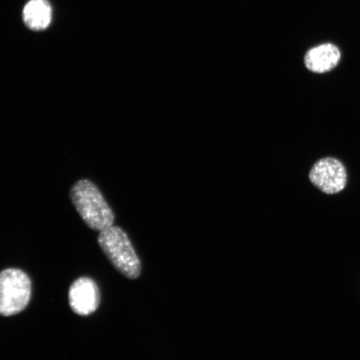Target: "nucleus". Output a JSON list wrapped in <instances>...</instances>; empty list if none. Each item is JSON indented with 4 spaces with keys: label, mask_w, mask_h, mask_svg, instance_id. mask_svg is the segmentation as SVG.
Listing matches in <instances>:
<instances>
[{
    "label": "nucleus",
    "mask_w": 360,
    "mask_h": 360,
    "mask_svg": "<svg viewBox=\"0 0 360 360\" xmlns=\"http://www.w3.org/2000/svg\"><path fill=\"white\" fill-rule=\"evenodd\" d=\"M70 196L81 219L93 231L101 232L114 225V212L90 180H79L72 187Z\"/></svg>",
    "instance_id": "obj_1"
},
{
    "label": "nucleus",
    "mask_w": 360,
    "mask_h": 360,
    "mask_svg": "<svg viewBox=\"0 0 360 360\" xmlns=\"http://www.w3.org/2000/svg\"><path fill=\"white\" fill-rule=\"evenodd\" d=\"M309 178L318 190L326 195H336L343 191L348 183L347 169L334 157L319 160L310 169Z\"/></svg>",
    "instance_id": "obj_4"
},
{
    "label": "nucleus",
    "mask_w": 360,
    "mask_h": 360,
    "mask_svg": "<svg viewBox=\"0 0 360 360\" xmlns=\"http://www.w3.org/2000/svg\"><path fill=\"white\" fill-rule=\"evenodd\" d=\"M52 8L47 0H30L22 11V19L29 29L41 31L52 21Z\"/></svg>",
    "instance_id": "obj_7"
},
{
    "label": "nucleus",
    "mask_w": 360,
    "mask_h": 360,
    "mask_svg": "<svg viewBox=\"0 0 360 360\" xmlns=\"http://www.w3.org/2000/svg\"><path fill=\"white\" fill-rule=\"evenodd\" d=\"M341 60L336 45L327 43L310 49L304 56L305 67L315 74H326L335 70Z\"/></svg>",
    "instance_id": "obj_6"
},
{
    "label": "nucleus",
    "mask_w": 360,
    "mask_h": 360,
    "mask_svg": "<svg viewBox=\"0 0 360 360\" xmlns=\"http://www.w3.org/2000/svg\"><path fill=\"white\" fill-rule=\"evenodd\" d=\"M32 295V283L28 274L20 269H6L0 272V315L13 316L24 311Z\"/></svg>",
    "instance_id": "obj_3"
},
{
    "label": "nucleus",
    "mask_w": 360,
    "mask_h": 360,
    "mask_svg": "<svg viewBox=\"0 0 360 360\" xmlns=\"http://www.w3.org/2000/svg\"><path fill=\"white\" fill-rule=\"evenodd\" d=\"M103 253L118 271L129 280L141 276V262L122 229L114 226L103 229L98 237Z\"/></svg>",
    "instance_id": "obj_2"
},
{
    "label": "nucleus",
    "mask_w": 360,
    "mask_h": 360,
    "mask_svg": "<svg viewBox=\"0 0 360 360\" xmlns=\"http://www.w3.org/2000/svg\"><path fill=\"white\" fill-rule=\"evenodd\" d=\"M69 304L80 316L96 312L101 304V291L92 278L82 277L72 283L69 290Z\"/></svg>",
    "instance_id": "obj_5"
}]
</instances>
